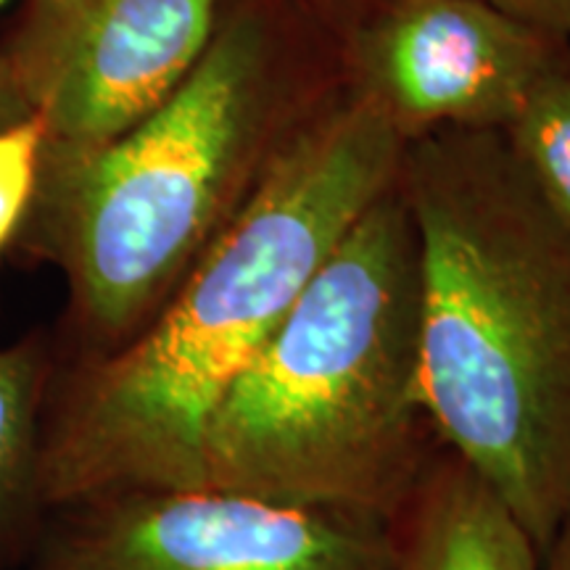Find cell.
<instances>
[{
    "mask_svg": "<svg viewBox=\"0 0 570 570\" xmlns=\"http://www.w3.org/2000/svg\"><path fill=\"white\" fill-rule=\"evenodd\" d=\"M399 188L420 240L428 420L544 558L570 508V227L502 130L407 140Z\"/></svg>",
    "mask_w": 570,
    "mask_h": 570,
    "instance_id": "obj_2",
    "label": "cell"
},
{
    "mask_svg": "<svg viewBox=\"0 0 570 570\" xmlns=\"http://www.w3.org/2000/svg\"><path fill=\"white\" fill-rule=\"evenodd\" d=\"M48 570H396L394 529L354 512L219 489L85 502Z\"/></svg>",
    "mask_w": 570,
    "mask_h": 570,
    "instance_id": "obj_6",
    "label": "cell"
},
{
    "mask_svg": "<svg viewBox=\"0 0 570 570\" xmlns=\"http://www.w3.org/2000/svg\"><path fill=\"white\" fill-rule=\"evenodd\" d=\"M317 3H323V0H317ZM327 3H338V0H327ZM370 3H381V0H370Z\"/></svg>",
    "mask_w": 570,
    "mask_h": 570,
    "instance_id": "obj_15",
    "label": "cell"
},
{
    "mask_svg": "<svg viewBox=\"0 0 570 570\" xmlns=\"http://www.w3.org/2000/svg\"><path fill=\"white\" fill-rule=\"evenodd\" d=\"M391 529L396 570H541V554L515 512L444 441Z\"/></svg>",
    "mask_w": 570,
    "mask_h": 570,
    "instance_id": "obj_8",
    "label": "cell"
},
{
    "mask_svg": "<svg viewBox=\"0 0 570 570\" xmlns=\"http://www.w3.org/2000/svg\"><path fill=\"white\" fill-rule=\"evenodd\" d=\"M227 0H32L11 56L46 127L40 167L88 159L180 88Z\"/></svg>",
    "mask_w": 570,
    "mask_h": 570,
    "instance_id": "obj_5",
    "label": "cell"
},
{
    "mask_svg": "<svg viewBox=\"0 0 570 570\" xmlns=\"http://www.w3.org/2000/svg\"><path fill=\"white\" fill-rule=\"evenodd\" d=\"M35 402L38 360L24 346L0 348V531L38 494Z\"/></svg>",
    "mask_w": 570,
    "mask_h": 570,
    "instance_id": "obj_10",
    "label": "cell"
},
{
    "mask_svg": "<svg viewBox=\"0 0 570 570\" xmlns=\"http://www.w3.org/2000/svg\"><path fill=\"white\" fill-rule=\"evenodd\" d=\"M502 132L539 194L570 227V40Z\"/></svg>",
    "mask_w": 570,
    "mask_h": 570,
    "instance_id": "obj_9",
    "label": "cell"
},
{
    "mask_svg": "<svg viewBox=\"0 0 570 570\" xmlns=\"http://www.w3.org/2000/svg\"><path fill=\"white\" fill-rule=\"evenodd\" d=\"M338 88L294 0H227L180 88L88 159L40 167L38 235L101 356L138 336Z\"/></svg>",
    "mask_w": 570,
    "mask_h": 570,
    "instance_id": "obj_3",
    "label": "cell"
},
{
    "mask_svg": "<svg viewBox=\"0 0 570 570\" xmlns=\"http://www.w3.org/2000/svg\"><path fill=\"white\" fill-rule=\"evenodd\" d=\"M35 117L30 101H27L24 90L17 80V71L9 63V59H0V130H9L13 125L27 122Z\"/></svg>",
    "mask_w": 570,
    "mask_h": 570,
    "instance_id": "obj_13",
    "label": "cell"
},
{
    "mask_svg": "<svg viewBox=\"0 0 570 570\" xmlns=\"http://www.w3.org/2000/svg\"><path fill=\"white\" fill-rule=\"evenodd\" d=\"M0 3H6V0H0Z\"/></svg>",
    "mask_w": 570,
    "mask_h": 570,
    "instance_id": "obj_16",
    "label": "cell"
},
{
    "mask_svg": "<svg viewBox=\"0 0 570 570\" xmlns=\"http://www.w3.org/2000/svg\"><path fill=\"white\" fill-rule=\"evenodd\" d=\"M404 140L338 88L198 256L159 315L85 370L48 444L38 497L204 489V433L227 391L360 214L399 177Z\"/></svg>",
    "mask_w": 570,
    "mask_h": 570,
    "instance_id": "obj_1",
    "label": "cell"
},
{
    "mask_svg": "<svg viewBox=\"0 0 570 570\" xmlns=\"http://www.w3.org/2000/svg\"><path fill=\"white\" fill-rule=\"evenodd\" d=\"M541 570H570V508L558 523V531L541 558Z\"/></svg>",
    "mask_w": 570,
    "mask_h": 570,
    "instance_id": "obj_14",
    "label": "cell"
},
{
    "mask_svg": "<svg viewBox=\"0 0 570 570\" xmlns=\"http://www.w3.org/2000/svg\"><path fill=\"white\" fill-rule=\"evenodd\" d=\"M420 312L396 177L214 410L204 489L394 523L441 441L420 394Z\"/></svg>",
    "mask_w": 570,
    "mask_h": 570,
    "instance_id": "obj_4",
    "label": "cell"
},
{
    "mask_svg": "<svg viewBox=\"0 0 570 570\" xmlns=\"http://www.w3.org/2000/svg\"><path fill=\"white\" fill-rule=\"evenodd\" d=\"M568 40L489 0H381L348 38L346 85L404 142L508 130Z\"/></svg>",
    "mask_w": 570,
    "mask_h": 570,
    "instance_id": "obj_7",
    "label": "cell"
},
{
    "mask_svg": "<svg viewBox=\"0 0 570 570\" xmlns=\"http://www.w3.org/2000/svg\"><path fill=\"white\" fill-rule=\"evenodd\" d=\"M46 127L35 117L0 130V248L9 244L40 180Z\"/></svg>",
    "mask_w": 570,
    "mask_h": 570,
    "instance_id": "obj_11",
    "label": "cell"
},
{
    "mask_svg": "<svg viewBox=\"0 0 570 570\" xmlns=\"http://www.w3.org/2000/svg\"><path fill=\"white\" fill-rule=\"evenodd\" d=\"M489 3L541 30L570 38V0H489Z\"/></svg>",
    "mask_w": 570,
    "mask_h": 570,
    "instance_id": "obj_12",
    "label": "cell"
}]
</instances>
